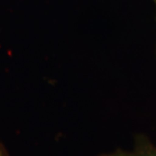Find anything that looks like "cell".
<instances>
[{
	"label": "cell",
	"instance_id": "277c9868",
	"mask_svg": "<svg viewBox=\"0 0 156 156\" xmlns=\"http://www.w3.org/2000/svg\"><path fill=\"white\" fill-rule=\"evenodd\" d=\"M154 3H155V6H156V0H154Z\"/></svg>",
	"mask_w": 156,
	"mask_h": 156
},
{
	"label": "cell",
	"instance_id": "6da1fadb",
	"mask_svg": "<svg viewBox=\"0 0 156 156\" xmlns=\"http://www.w3.org/2000/svg\"><path fill=\"white\" fill-rule=\"evenodd\" d=\"M134 151L136 156H156V146L145 134L135 136Z\"/></svg>",
	"mask_w": 156,
	"mask_h": 156
},
{
	"label": "cell",
	"instance_id": "3957f363",
	"mask_svg": "<svg viewBox=\"0 0 156 156\" xmlns=\"http://www.w3.org/2000/svg\"><path fill=\"white\" fill-rule=\"evenodd\" d=\"M0 156H10L4 144L0 141Z\"/></svg>",
	"mask_w": 156,
	"mask_h": 156
},
{
	"label": "cell",
	"instance_id": "7a4b0ae2",
	"mask_svg": "<svg viewBox=\"0 0 156 156\" xmlns=\"http://www.w3.org/2000/svg\"><path fill=\"white\" fill-rule=\"evenodd\" d=\"M100 156H136L134 151H128L123 150V149H116V150L113 151L111 153H108V154H104Z\"/></svg>",
	"mask_w": 156,
	"mask_h": 156
}]
</instances>
